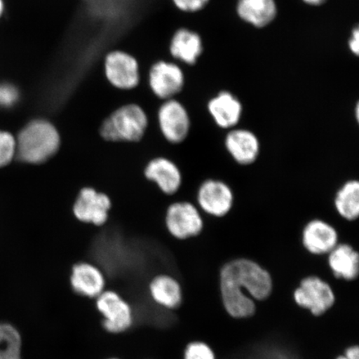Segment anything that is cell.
<instances>
[{"label":"cell","mask_w":359,"mask_h":359,"mask_svg":"<svg viewBox=\"0 0 359 359\" xmlns=\"http://www.w3.org/2000/svg\"><path fill=\"white\" fill-rule=\"evenodd\" d=\"M219 294L226 313L237 320L252 317L255 302H263L273 291V278L259 263L245 257L229 260L219 269Z\"/></svg>","instance_id":"cell-1"},{"label":"cell","mask_w":359,"mask_h":359,"mask_svg":"<svg viewBox=\"0 0 359 359\" xmlns=\"http://www.w3.org/2000/svg\"><path fill=\"white\" fill-rule=\"evenodd\" d=\"M18 158L29 164H42L55 156L61 147V136L55 125L39 118L27 124L16 140Z\"/></svg>","instance_id":"cell-2"},{"label":"cell","mask_w":359,"mask_h":359,"mask_svg":"<svg viewBox=\"0 0 359 359\" xmlns=\"http://www.w3.org/2000/svg\"><path fill=\"white\" fill-rule=\"evenodd\" d=\"M148 116L137 103H127L115 109L103 121L101 137L111 142H137L144 137Z\"/></svg>","instance_id":"cell-3"},{"label":"cell","mask_w":359,"mask_h":359,"mask_svg":"<svg viewBox=\"0 0 359 359\" xmlns=\"http://www.w3.org/2000/svg\"><path fill=\"white\" fill-rule=\"evenodd\" d=\"M102 71L107 83L119 91H133L142 82L140 62L124 49L107 51L102 60Z\"/></svg>","instance_id":"cell-4"},{"label":"cell","mask_w":359,"mask_h":359,"mask_svg":"<svg viewBox=\"0 0 359 359\" xmlns=\"http://www.w3.org/2000/svg\"><path fill=\"white\" fill-rule=\"evenodd\" d=\"M196 205L210 217H227L235 206L236 196L230 184L217 178H208L196 191Z\"/></svg>","instance_id":"cell-5"},{"label":"cell","mask_w":359,"mask_h":359,"mask_svg":"<svg viewBox=\"0 0 359 359\" xmlns=\"http://www.w3.org/2000/svg\"><path fill=\"white\" fill-rule=\"evenodd\" d=\"M165 224L175 239L186 241L198 237L205 229L203 213L192 202H173L167 209Z\"/></svg>","instance_id":"cell-6"},{"label":"cell","mask_w":359,"mask_h":359,"mask_svg":"<svg viewBox=\"0 0 359 359\" xmlns=\"http://www.w3.org/2000/svg\"><path fill=\"white\" fill-rule=\"evenodd\" d=\"M144 78L151 92L160 100L175 98L185 87L186 78L182 67L172 61H154Z\"/></svg>","instance_id":"cell-7"},{"label":"cell","mask_w":359,"mask_h":359,"mask_svg":"<svg viewBox=\"0 0 359 359\" xmlns=\"http://www.w3.org/2000/svg\"><path fill=\"white\" fill-rule=\"evenodd\" d=\"M293 298L300 308L313 316H321L334 306L336 297L331 285L317 276L304 277L294 291Z\"/></svg>","instance_id":"cell-8"},{"label":"cell","mask_w":359,"mask_h":359,"mask_svg":"<svg viewBox=\"0 0 359 359\" xmlns=\"http://www.w3.org/2000/svg\"><path fill=\"white\" fill-rule=\"evenodd\" d=\"M96 299V308L102 316V326L111 334H122L133 325L131 304L114 290H104Z\"/></svg>","instance_id":"cell-9"},{"label":"cell","mask_w":359,"mask_h":359,"mask_svg":"<svg viewBox=\"0 0 359 359\" xmlns=\"http://www.w3.org/2000/svg\"><path fill=\"white\" fill-rule=\"evenodd\" d=\"M157 122L161 134L172 144H181L189 137L191 129L189 111L176 98L161 103L157 111Z\"/></svg>","instance_id":"cell-10"},{"label":"cell","mask_w":359,"mask_h":359,"mask_svg":"<svg viewBox=\"0 0 359 359\" xmlns=\"http://www.w3.org/2000/svg\"><path fill=\"white\" fill-rule=\"evenodd\" d=\"M224 147L231 158L241 167L254 165L262 154V142L252 130L236 127L229 130Z\"/></svg>","instance_id":"cell-11"},{"label":"cell","mask_w":359,"mask_h":359,"mask_svg":"<svg viewBox=\"0 0 359 359\" xmlns=\"http://www.w3.org/2000/svg\"><path fill=\"white\" fill-rule=\"evenodd\" d=\"M111 208L110 197L93 187H83L76 198L73 212L79 222L101 226L109 219Z\"/></svg>","instance_id":"cell-12"},{"label":"cell","mask_w":359,"mask_h":359,"mask_svg":"<svg viewBox=\"0 0 359 359\" xmlns=\"http://www.w3.org/2000/svg\"><path fill=\"white\" fill-rule=\"evenodd\" d=\"M339 240V233L334 224L322 218L309 219L302 231L304 249L316 257L329 254Z\"/></svg>","instance_id":"cell-13"},{"label":"cell","mask_w":359,"mask_h":359,"mask_svg":"<svg viewBox=\"0 0 359 359\" xmlns=\"http://www.w3.org/2000/svg\"><path fill=\"white\" fill-rule=\"evenodd\" d=\"M208 111L214 123L224 131L239 127L243 116V105L235 94L222 91L210 98Z\"/></svg>","instance_id":"cell-14"},{"label":"cell","mask_w":359,"mask_h":359,"mask_svg":"<svg viewBox=\"0 0 359 359\" xmlns=\"http://www.w3.org/2000/svg\"><path fill=\"white\" fill-rule=\"evenodd\" d=\"M147 180L154 182L165 195L173 196L182 186L181 169L176 163L167 157L159 156L147 163L144 170Z\"/></svg>","instance_id":"cell-15"},{"label":"cell","mask_w":359,"mask_h":359,"mask_svg":"<svg viewBox=\"0 0 359 359\" xmlns=\"http://www.w3.org/2000/svg\"><path fill=\"white\" fill-rule=\"evenodd\" d=\"M70 285L74 293L96 299L105 290L106 278L100 268L89 262H79L72 268Z\"/></svg>","instance_id":"cell-16"},{"label":"cell","mask_w":359,"mask_h":359,"mask_svg":"<svg viewBox=\"0 0 359 359\" xmlns=\"http://www.w3.org/2000/svg\"><path fill=\"white\" fill-rule=\"evenodd\" d=\"M168 50L174 60L194 65L203 51V43L201 36L195 31L180 28L170 38Z\"/></svg>","instance_id":"cell-17"},{"label":"cell","mask_w":359,"mask_h":359,"mask_svg":"<svg viewBox=\"0 0 359 359\" xmlns=\"http://www.w3.org/2000/svg\"><path fill=\"white\" fill-rule=\"evenodd\" d=\"M327 266L340 280L353 281L359 275V253L352 245L339 243L327 255Z\"/></svg>","instance_id":"cell-18"},{"label":"cell","mask_w":359,"mask_h":359,"mask_svg":"<svg viewBox=\"0 0 359 359\" xmlns=\"http://www.w3.org/2000/svg\"><path fill=\"white\" fill-rule=\"evenodd\" d=\"M148 291L156 304L168 311L177 309L182 303V285L176 278L168 273H159L152 278Z\"/></svg>","instance_id":"cell-19"},{"label":"cell","mask_w":359,"mask_h":359,"mask_svg":"<svg viewBox=\"0 0 359 359\" xmlns=\"http://www.w3.org/2000/svg\"><path fill=\"white\" fill-rule=\"evenodd\" d=\"M236 11L242 20L264 28L275 20L277 4L276 0H238Z\"/></svg>","instance_id":"cell-20"},{"label":"cell","mask_w":359,"mask_h":359,"mask_svg":"<svg viewBox=\"0 0 359 359\" xmlns=\"http://www.w3.org/2000/svg\"><path fill=\"white\" fill-rule=\"evenodd\" d=\"M334 206L337 214L344 221L356 222L359 217V182L349 179L336 191Z\"/></svg>","instance_id":"cell-21"},{"label":"cell","mask_w":359,"mask_h":359,"mask_svg":"<svg viewBox=\"0 0 359 359\" xmlns=\"http://www.w3.org/2000/svg\"><path fill=\"white\" fill-rule=\"evenodd\" d=\"M0 359H22L20 333L8 323H0Z\"/></svg>","instance_id":"cell-22"},{"label":"cell","mask_w":359,"mask_h":359,"mask_svg":"<svg viewBox=\"0 0 359 359\" xmlns=\"http://www.w3.org/2000/svg\"><path fill=\"white\" fill-rule=\"evenodd\" d=\"M16 139L10 133L0 131V168L10 164L16 156Z\"/></svg>","instance_id":"cell-23"},{"label":"cell","mask_w":359,"mask_h":359,"mask_svg":"<svg viewBox=\"0 0 359 359\" xmlns=\"http://www.w3.org/2000/svg\"><path fill=\"white\" fill-rule=\"evenodd\" d=\"M183 359H217L214 350L202 341H192L183 352Z\"/></svg>","instance_id":"cell-24"},{"label":"cell","mask_w":359,"mask_h":359,"mask_svg":"<svg viewBox=\"0 0 359 359\" xmlns=\"http://www.w3.org/2000/svg\"><path fill=\"white\" fill-rule=\"evenodd\" d=\"M20 100V91L11 83H0V107H11Z\"/></svg>","instance_id":"cell-25"},{"label":"cell","mask_w":359,"mask_h":359,"mask_svg":"<svg viewBox=\"0 0 359 359\" xmlns=\"http://www.w3.org/2000/svg\"><path fill=\"white\" fill-rule=\"evenodd\" d=\"M174 6L183 13H196L208 6L210 0H172Z\"/></svg>","instance_id":"cell-26"},{"label":"cell","mask_w":359,"mask_h":359,"mask_svg":"<svg viewBox=\"0 0 359 359\" xmlns=\"http://www.w3.org/2000/svg\"><path fill=\"white\" fill-rule=\"evenodd\" d=\"M348 47L354 55L358 56L359 53V29L358 27L353 30L351 37L349 39Z\"/></svg>","instance_id":"cell-27"},{"label":"cell","mask_w":359,"mask_h":359,"mask_svg":"<svg viewBox=\"0 0 359 359\" xmlns=\"http://www.w3.org/2000/svg\"><path fill=\"white\" fill-rule=\"evenodd\" d=\"M336 359H359V348L358 345L348 347L345 350L343 355H339Z\"/></svg>","instance_id":"cell-28"},{"label":"cell","mask_w":359,"mask_h":359,"mask_svg":"<svg viewBox=\"0 0 359 359\" xmlns=\"http://www.w3.org/2000/svg\"><path fill=\"white\" fill-rule=\"evenodd\" d=\"M305 4L311 6H320L326 2V0H303Z\"/></svg>","instance_id":"cell-29"},{"label":"cell","mask_w":359,"mask_h":359,"mask_svg":"<svg viewBox=\"0 0 359 359\" xmlns=\"http://www.w3.org/2000/svg\"><path fill=\"white\" fill-rule=\"evenodd\" d=\"M354 116H355V121L356 123H359V103L357 102V104L355 106V109H354Z\"/></svg>","instance_id":"cell-30"},{"label":"cell","mask_w":359,"mask_h":359,"mask_svg":"<svg viewBox=\"0 0 359 359\" xmlns=\"http://www.w3.org/2000/svg\"><path fill=\"white\" fill-rule=\"evenodd\" d=\"M4 11V3L3 0H0V16H1Z\"/></svg>","instance_id":"cell-31"},{"label":"cell","mask_w":359,"mask_h":359,"mask_svg":"<svg viewBox=\"0 0 359 359\" xmlns=\"http://www.w3.org/2000/svg\"><path fill=\"white\" fill-rule=\"evenodd\" d=\"M107 359H119V358H107Z\"/></svg>","instance_id":"cell-32"}]
</instances>
